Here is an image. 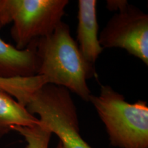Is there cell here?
Segmentation results:
<instances>
[{"mask_svg": "<svg viewBox=\"0 0 148 148\" xmlns=\"http://www.w3.org/2000/svg\"><path fill=\"white\" fill-rule=\"evenodd\" d=\"M55 148H62V145H61V143H60V142L58 141V144H57L56 147Z\"/></svg>", "mask_w": 148, "mask_h": 148, "instance_id": "13", "label": "cell"}, {"mask_svg": "<svg viewBox=\"0 0 148 148\" xmlns=\"http://www.w3.org/2000/svg\"><path fill=\"white\" fill-rule=\"evenodd\" d=\"M129 3L125 0H109L106 2V7L112 11H120L125 8Z\"/></svg>", "mask_w": 148, "mask_h": 148, "instance_id": "12", "label": "cell"}, {"mask_svg": "<svg viewBox=\"0 0 148 148\" xmlns=\"http://www.w3.org/2000/svg\"><path fill=\"white\" fill-rule=\"evenodd\" d=\"M88 101L106 127L110 145L118 148H148V106L138 100L130 103L108 85H101L98 95Z\"/></svg>", "mask_w": 148, "mask_h": 148, "instance_id": "2", "label": "cell"}, {"mask_svg": "<svg viewBox=\"0 0 148 148\" xmlns=\"http://www.w3.org/2000/svg\"><path fill=\"white\" fill-rule=\"evenodd\" d=\"M40 75L29 77L0 78V90L8 93L25 107L27 99L35 90L46 84Z\"/></svg>", "mask_w": 148, "mask_h": 148, "instance_id": "9", "label": "cell"}, {"mask_svg": "<svg viewBox=\"0 0 148 148\" xmlns=\"http://www.w3.org/2000/svg\"><path fill=\"white\" fill-rule=\"evenodd\" d=\"M77 40L81 53L88 63L94 65L103 48L99 42L96 0H79Z\"/></svg>", "mask_w": 148, "mask_h": 148, "instance_id": "6", "label": "cell"}, {"mask_svg": "<svg viewBox=\"0 0 148 148\" xmlns=\"http://www.w3.org/2000/svg\"><path fill=\"white\" fill-rule=\"evenodd\" d=\"M35 45L37 75L43 77L47 84L63 87L88 101L91 92L86 81L95 75V69L83 57L69 25L62 21L51 34L36 40Z\"/></svg>", "mask_w": 148, "mask_h": 148, "instance_id": "1", "label": "cell"}, {"mask_svg": "<svg viewBox=\"0 0 148 148\" xmlns=\"http://www.w3.org/2000/svg\"><path fill=\"white\" fill-rule=\"evenodd\" d=\"M36 40L19 50L0 38V78L29 77L37 75L38 62Z\"/></svg>", "mask_w": 148, "mask_h": 148, "instance_id": "7", "label": "cell"}, {"mask_svg": "<svg viewBox=\"0 0 148 148\" xmlns=\"http://www.w3.org/2000/svg\"><path fill=\"white\" fill-rule=\"evenodd\" d=\"M25 108L58 136L62 148H92L81 136L76 107L66 88L43 85L30 95Z\"/></svg>", "mask_w": 148, "mask_h": 148, "instance_id": "3", "label": "cell"}, {"mask_svg": "<svg viewBox=\"0 0 148 148\" xmlns=\"http://www.w3.org/2000/svg\"><path fill=\"white\" fill-rule=\"evenodd\" d=\"M40 123L39 119L30 114L12 96L0 90V139L10 131L12 127H32Z\"/></svg>", "mask_w": 148, "mask_h": 148, "instance_id": "8", "label": "cell"}, {"mask_svg": "<svg viewBox=\"0 0 148 148\" xmlns=\"http://www.w3.org/2000/svg\"><path fill=\"white\" fill-rule=\"evenodd\" d=\"M103 48H121L148 64V15L128 5L110 18L99 36Z\"/></svg>", "mask_w": 148, "mask_h": 148, "instance_id": "5", "label": "cell"}, {"mask_svg": "<svg viewBox=\"0 0 148 148\" xmlns=\"http://www.w3.org/2000/svg\"><path fill=\"white\" fill-rule=\"evenodd\" d=\"M68 0H11V36L16 49H26L35 40L51 34L62 22Z\"/></svg>", "mask_w": 148, "mask_h": 148, "instance_id": "4", "label": "cell"}, {"mask_svg": "<svg viewBox=\"0 0 148 148\" xmlns=\"http://www.w3.org/2000/svg\"><path fill=\"white\" fill-rule=\"evenodd\" d=\"M12 130L19 133L27 143L26 148H49L52 134L45 124L40 123L32 127H12Z\"/></svg>", "mask_w": 148, "mask_h": 148, "instance_id": "10", "label": "cell"}, {"mask_svg": "<svg viewBox=\"0 0 148 148\" xmlns=\"http://www.w3.org/2000/svg\"><path fill=\"white\" fill-rule=\"evenodd\" d=\"M11 0H0V29L12 22Z\"/></svg>", "mask_w": 148, "mask_h": 148, "instance_id": "11", "label": "cell"}]
</instances>
